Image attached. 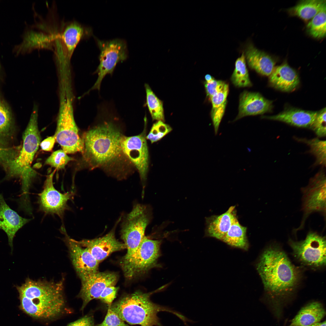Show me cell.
<instances>
[{
  "label": "cell",
  "instance_id": "obj_12",
  "mask_svg": "<svg viewBox=\"0 0 326 326\" xmlns=\"http://www.w3.org/2000/svg\"><path fill=\"white\" fill-rule=\"evenodd\" d=\"M96 40L100 51V63L95 72L97 74L98 78L94 85L86 94L93 90L99 91L101 82L105 75H112L117 64L125 60L128 57L127 45L123 40L116 39L104 41L97 38Z\"/></svg>",
  "mask_w": 326,
  "mask_h": 326
},
{
  "label": "cell",
  "instance_id": "obj_42",
  "mask_svg": "<svg viewBox=\"0 0 326 326\" xmlns=\"http://www.w3.org/2000/svg\"><path fill=\"white\" fill-rule=\"evenodd\" d=\"M309 326H326V321L316 323Z\"/></svg>",
  "mask_w": 326,
  "mask_h": 326
},
{
  "label": "cell",
  "instance_id": "obj_3",
  "mask_svg": "<svg viewBox=\"0 0 326 326\" xmlns=\"http://www.w3.org/2000/svg\"><path fill=\"white\" fill-rule=\"evenodd\" d=\"M122 136L119 126L111 119L104 120L83 133L82 155L91 169L107 165L120 157Z\"/></svg>",
  "mask_w": 326,
  "mask_h": 326
},
{
  "label": "cell",
  "instance_id": "obj_23",
  "mask_svg": "<svg viewBox=\"0 0 326 326\" xmlns=\"http://www.w3.org/2000/svg\"><path fill=\"white\" fill-rule=\"evenodd\" d=\"M317 111L289 108L275 115L263 117L268 119L282 121L298 127L309 128L315 120Z\"/></svg>",
  "mask_w": 326,
  "mask_h": 326
},
{
  "label": "cell",
  "instance_id": "obj_41",
  "mask_svg": "<svg viewBox=\"0 0 326 326\" xmlns=\"http://www.w3.org/2000/svg\"><path fill=\"white\" fill-rule=\"evenodd\" d=\"M56 138L54 135L47 137L40 143L42 149L45 151L50 152L53 147Z\"/></svg>",
  "mask_w": 326,
  "mask_h": 326
},
{
  "label": "cell",
  "instance_id": "obj_44",
  "mask_svg": "<svg viewBox=\"0 0 326 326\" xmlns=\"http://www.w3.org/2000/svg\"><path fill=\"white\" fill-rule=\"evenodd\" d=\"M1 65H0V70L1 69Z\"/></svg>",
  "mask_w": 326,
  "mask_h": 326
},
{
  "label": "cell",
  "instance_id": "obj_30",
  "mask_svg": "<svg viewBox=\"0 0 326 326\" xmlns=\"http://www.w3.org/2000/svg\"><path fill=\"white\" fill-rule=\"evenodd\" d=\"M145 87L146 93V104L153 120L165 121L162 102L156 95L147 84Z\"/></svg>",
  "mask_w": 326,
  "mask_h": 326
},
{
  "label": "cell",
  "instance_id": "obj_31",
  "mask_svg": "<svg viewBox=\"0 0 326 326\" xmlns=\"http://www.w3.org/2000/svg\"><path fill=\"white\" fill-rule=\"evenodd\" d=\"M308 34L312 37L321 39L326 36V5L308 23L307 26Z\"/></svg>",
  "mask_w": 326,
  "mask_h": 326
},
{
  "label": "cell",
  "instance_id": "obj_24",
  "mask_svg": "<svg viewBox=\"0 0 326 326\" xmlns=\"http://www.w3.org/2000/svg\"><path fill=\"white\" fill-rule=\"evenodd\" d=\"M15 127L11 109L0 95V145L6 147L11 145L14 138Z\"/></svg>",
  "mask_w": 326,
  "mask_h": 326
},
{
  "label": "cell",
  "instance_id": "obj_16",
  "mask_svg": "<svg viewBox=\"0 0 326 326\" xmlns=\"http://www.w3.org/2000/svg\"><path fill=\"white\" fill-rule=\"evenodd\" d=\"M61 231L66 236L72 264L79 277L98 271L99 262L88 249L69 237L63 227H61Z\"/></svg>",
  "mask_w": 326,
  "mask_h": 326
},
{
  "label": "cell",
  "instance_id": "obj_20",
  "mask_svg": "<svg viewBox=\"0 0 326 326\" xmlns=\"http://www.w3.org/2000/svg\"><path fill=\"white\" fill-rule=\"evenodd\" d=\"M244 53L251 69L263 75L269 76L271 74L276 62L271 56L256 48L250 42L246 44Z\"/></svg>",
  "mask_w": 326,
  "mask_h": 326
},
{
  "label": "cell",
  "instance_id": "obj_29",
  "mask_svg": "<svg viewBox=\"0 0 326 326\" xmlns=\"http://www.w3.org/2000/svg\"><path fill=\"white\" fill-rule=\"evenodd\" d=\"M233 84L239 88L251 87L252 84L249 77L244 52L235 62V68L231 77Z\"/></svg>",
  "mask_w": 326,
  "mask_h": 326
},
{
  "label": "cell",
  "instance_id": "obj_1",
  "mask_svg": "<svg viewBox=\"0 0 326 326\" xmlns=\"http://www.w3.org/2000/svg\"><path fill=\"white\" fill-rule=\"evenodd\" d=\"M257 269L265 291L273 298L283 297L292 293L301 276L299 268L275 244L268 246L263 253Z\"/></svg>",
  "mask_w": 326,
  "mask_h": 326
},
{
  "label": "cell",
  "instance_id": "obj_15",
  "mask_svg": "<svg viewBox=\"0 0 326 326\" xmlns=\"http://www.w3.org/2000/svg\"><path fill=\"white\" fill-rule=\"evenodd\" d=\"M80 278L82 287L78 297L83 301L81 308L82 311L91 301L98 299L106 287L115 286L118 278L117 275L114 273L100 272L98 271Z\"/></svg>",
  "mask_w": 326,
  "mask_h": 326
},
{
  "label": "cell",
  "instance_id": "obj_40",
  "mask_svg": "<svg viewBox=\"0 0 326 326\" xmlns=\"http://www.w3.org/2000/svg\"><path fill=\"white\" fill-rule=\"evenodd\" d=\"M67 326H95L93 316L87 315L69 324Z\"/></svg>",
  "mask_w": 326,
  "mask_h": 326
},
{
  "label": "cell",
  "instance_id": "obj_27",
  "mask_svg": "<svg viewBox=\"0 0 326 326\" xmlns=\"http://www.w3.org/2000/svg\"><path fill=\"white\" fill-rule=\"evenodd\" d=\"M246 231L247 228L241 225L236 218L222 241L232 247L247 250L248 244Z\"/></svg>",
  "mask_w": 326,
  "mask_h": 326
},
{
  "label": "cell",
  "instance_id": "obj_36",
  "mask_svg": "<svg viewBox=\"0 0 326 326\" xmlns=\"http://www.w3.org/2000/svg\"><path fill=\"white\" fill-rule=\"evenodd\" d=\"M21 145L6 147L0 145V164L3 166L14 160L18 155Z\"/></svg>",
  "mask_w": 326,
  "mask_h": 326
},
{
  "label": "cell",
  "instance_id": "obj_19",
  "mask_svg": "<svg viewBox=\"0 0 326 326\" xmlns=\"http://www.w3.org/2000/svg\"><path fill=\"white\" fill-rule=\"evenodd\" d=\"M31 219L23 218L7 204L2 193H0V229L7 235L9 245L12 249L16 233Z\"/></svg>",
  "mask_w": 326,
  "mask_h": 326
},
{
  "label": "cell",
  "instance_id": "obj_34",
  "mask_svg": "<svg viewBox=\"0 0 326 326\" xmlns=\"http://www.w3.org/2000/svg\"><path fill=\"white\" fill-rule=\"evenodd\" d=\"M74 160V158L68 156L62 149H60L53 152L46 159L45 164L57 169H62L64 168L69 161Z\"/></svg>",
  "mask_w": 326,
  "mask_h": 326
},
{
  "label": "cell",
  "instance_id": "obj_9",
  "mask_svg": "<svg viewBox=\"0 0 326 326\" xmlns=\"http://www.w3.org/2000/svg\"><path fill=\"white\" fill-rule=\"evenodd\" d=\"M150 208L147 205L137 204L123 222L121 237L127 251L125 255L133 254L141 243L145 235L147 226L151 219Z\"/></svg>",
  "mask_w": 326,
  "mask_h": 326
},
{
  "label": "cell",
  "instance_id": "obj_26",
  "mask_svg": "<svg viewBox=\"0 0 326 326\" xmlns=\"http://www.w3.org/2000/svg\"><path fill=\"white\" fill-rule=\"evenodd\" d=\"M229 89V85L226 83L221 91L209 99L212 105L211 117L216 135L218 133L220 123L224 114Z\"/></svg>",
  "mask_w": 326,
  "mask_h": 326
},
{
  "label": "cell",
  "instance_id": "obj_10",
  "mask_svg": "<svg viewBox=\"0 0 326 326\" xmlns=\"http://www.w3.org/2000/svg\"><path fill=\"white\" fill-rule=\"evenodd\" d=\"M326 237L316 232L309 231L304 240L289 239L288 243L295 257L302 264L314 268L326 265Z\"/></svg>",
  "mask_w": 326,
  "mask_h": 326
},
{
  "label": "cell",
  "instance_id": "obj_32",
  "mask_svg": "<svg viewBox=\"0 0 326 326\" xmlns=\"http://www.w3.org/2000/svg\"><path fill=\"white\" fill-rule=\"evenodd\" d=\"M299 142H304L309 145V151L316 158L315 164L326 166V141L321 140L318 138L311 139L305 138H295Z\"/></svg>",
  "mask_w": 326,
  "mask_h": 326
},
{
  "label": "cell",
  "instance_id": "obj_13",
  "mask_svg": "<svg viewBox=\"0 0 326 326\" xmlns=\"http://www.w3.org/2000/svg\"><path fill=\"white\" fill-rule=\"evenodd\" d=\"M144 120L145 127L141 133L128 137L123 135L120 140L123 153L135 165L143 183L146 179L149 167V152L146 137V117Z\"/></svg>",
  "mask_w": 326,
  "mask_h": 326
},
{
  "label": "cell",
  "instance_id": "obj_7",
  "mask_svg": "<svg viewBox=\"0 0 326 326\" xmlns=\"http://www.w3.org/2000/svg\"><path fill=\"white\" fill-rule=\"evenodd\" d=\"M59 106L57 127L54 135L56 140L66 154H74L84 150L82 138L79 135L78 130L74 117L73 95H59Z\"/></svg>",
  "mask_w": 326,
  "mask_h": 326
},
{
  "label": "cell",
  "instance_id": "obj_25",
  "mask_svg": "<svg viewBox=\"0 0 326 326\" xmlns=\"http://www.w3.org/2000/svg\"><path fill=\"white\" fill-rule=\"evenodd\" d=\"M325 314V309L320 302H310L301 309L289 326H309L320 322Z\"/></svg>",
  "mask_w": 326,
  "mask_h": 326
},
{
  "label": "cell",
  "instance_id": "obj_37",
  "mask_svg": "<svg viewBox=\"0 0 326 326\" xmlns=\"http://www.w3.org/2000/svg\"><path fill=\"white\" fill-rule=\"evenodd\" d=\"M95 326H130L126 324L119 315L108 308L104 320L101 323Z\"/></svg>",
  "mask_w": 326,
  "mask_h": 326
},
{
  "label": "cell",
  "instance_id": "obj_28",
  "mask_svg": "<svg viewBox=\"0 0 326 326\" xmlns=\"http://www.w3.org/2000/svg\"><path fill=\"white\" fill-rule=\"evenodd\" d=\"M326 1L323 0H302L297 5L289 10L292 15L308 20L313 18L325 5Z\"/></svg>",
  "mask_w": 326,
  "mask_h": 326
},
{
  "label": "cell",
  "instance_id": "obj_2",
  "mask_svg": "<svg viewBox=\"0 0 326 326\" xmlns=\"http://www.w3.org/2000/svg\"><path fill=\"white\" fill-rule=\"evenodd\" d=\"M16 287L19 293L21 309L34 318L52 320L65 312L61 281L48 282L27 278L25 283Z\"/></svg>",
  "mask_w": 326,
  "mask_h": 326
},
{
  "label": "cell",
  "instance_id": "obj_35",
  "mask_svg": "<svg viewBox=\"0 0 326 326\" xmlns=\"http://www.w3.org/2000/svg\"><path fill=\"white\" fill-rule=\"evenodd\" d=\"M326 108L317 112L316 117L309 128L319 137L325 136L326 133Z\"/></svg>",
  "mask_w": 326,
  "mask_h": 326
},
{
  "label": "cell",
  "instance_id": "obj_17",
  "mask_svg": "<svg viewBox=\"0 0 326 326\" xmlns=\"http://www.w3.org/2000/svg\"><path fill=\"white\" fill-rule=\"evenodd\" d=\"M117 225L104 236L92 239H83L75 241L81 246L87 248L99 263L115 251L126 249V245L117 240L115 235Z\"/></svg>",
  "mask_w": 326,
  "mask_h": 326
},
{
  "label": "cell",
  "instance_id": "obj_18",
  "mask_svg": "<svg viewBox=\"0 0 326 326\" xmlns=\"http://www.w3.org/2000/svg\"><path fill=\"white\" fill-rule=\"evenodd\" d=\"M272 102L258 92L244 91L240 94L239 112L234 121L248 116L261 114L270 111Z\"/></svg>",
  "mask_w": 326,
  "mask_h": 326
},
{
  "label": "cell",
  "instance_id": "obj_6",
  "mask_svg": "<svg viewBox=\"0 0 326 326\" xmlns=\"http://www.w3.org/2000/svg\"><path fill=\"white\" fill-rule=\"evenodd\" d=\"M91 32L89 28L76 20L61 22L56 30L52 49L57 71L71 69V59L77 45Z\"/></svg>",
  "mask_w": 326,
  "mask_h": 326
},
{
  "label": "cell",
  "instance_id": "obj_21",
  "mask_svg": "<svg viewBox=\"0 0 326 326\" xmlns=\"http://www.w3.org/2000/svg\"><path fill=\"white\" fill-rule=\"evenodd\" d=\"M269 82L273 87L280 90L290 92L299 85L297 73L286 63L275 67L269 76Z\"/></svg>",
  "mask_w": 326,
  "mask_h": 326
},
{
  "label": "cell",
  "instance_id": "obj_38",
  "mask_svg": "<svg viewBox=\"0 0 326 326\" xmlns=\"http://www.w3.org/2000/svg\"><path fill=\"white\" fill-rule=\"evenodd\" d=\"M226 83L214 78L210 81L205 82L204 87L207 97L209 99L214 95L221 91Z\"/></svg>",
  "mask_w": 326,
  "mask_h": 326
},
{
  "label": "cell",
  "instance_id": "obj_4",
  "mask_svg": "<svg viewBox=\"0 0 326 326\" xmlns=\"http://www.w3.org/2000/svg\"><path fill=\"white\" fill-rule=\"evenodd\" d=\"M38 110L34 106L23 135V144L18 156L3 167L6 172L5 179L19 177L21 187L19 200L30 201L29 191L33 180L36 175L31 165L40 143L41 137L38 126Z\"/></svg>",
  "mask_w": 326,
  "mask_h": 326
},
{
  "label": "cell",
  "instance_id": "obj_43",
  "mask_svg": "<svg viewBox=\"0 0 326 326\" xmlns=\"http://www.w3.org/2000/svg\"><path fill=\"white\" fill-rule=\"evenodd\" d=\"M205 78L206 80L205 82H208L212 80L214 78L210 75L207 74L205 75Z\"/></svg>",
  "mask_w": 326,
  "mask_h": 326
},
{
  "label": "cell",
  "instance_id": "obj_33",
  "mask_svg": "<svg viewBox=\"0 0 326 326\" xmlns=\"http://www.w3.org/2000/svg\"><path fill=\"white\" fill-rule=\"evenodd\" d=\"M172 130L169 125L162 121H157L153 124L149 132L146 136V139L153 143L161 140Z\"/></svg>",
  "mask_w": 326,
  "mask_h": 326
},
{
  "label": "cell",
  "instance_id": "obj_11",
  "mask_svg": "<svg viewBox=\"0 0 326 326\" xmlns=\"http://www.w3.org/2000/svg\"><path fill=\"white\" fill-rule=\"evenodd\" d=\"M301 191L303 216L299 226L293 230L294 233L304 228L306 219L313 213H320L325 218L326 177L324 170H321L311 178L308 185L302 188Z\"/></svg>",
  "mask_w": 326,
  "mask_h": 326
},
{
  "label": "cell",
  "instance_id": "obj_14",
  "mask_svg": "<svg viewBox=\"0 0 326 326\" xmlns=\"http://www.w3.org/2000/svg\"><path fill=\"white\" fill-rule=\"evenodd\" d=\"M55 172V170L47 176L43 190L39 195V210L46 214H56L62 218L65 211L69 208L67 203L74 193L72 191L62 193L55 188L53 182Z\"/></svg>",
  "mask_w": 326,
  "mask_h": 326
},
{
  "label": "cell",
  "instance_id": "obj_22",
  "mask_svg": "<svg viewBox=\"0 0 326 326\" xmlns=\"http://www.w3.org/2000/svg\"><path fill=\"white\" fill-rule=\"evenodd\" d=\"M235 206H231L225 213L212 216L206 219V235L222 240L236 218Z\"/></svg>",
  "mask_w": 326,
  "mask_h": 326
},
{
  "label": "cell",
  "instance_id": "obj_5",
  "mask_svg": "<svg viewBox=\"0 0 326 326\" xmlns=\"http://www.w3.org/2000/svg\"><path fill=\"white\" fill-rule=\"evenodd\" d=\"M150 293L137 291L121 298L110 308L124 321L140 326H162L157 315L161 311L171 313L183 320L185 317L167 307L155 304L150 299Z\"/></svg>",
  "mask_w": 326,
  "mask_h": 326
},
{
  "label": "cell",
  "instance_id": "obj_39",
  "mask_svg": "<svg viewBox=\"0 0 326 326\" xmlns=\"http://www.w3.org/2000/svg\"><path fill=\"white\" fill-rule=\"evenodd\" d=\"M118 288L115 286H111L106 287L102 292L98 298L110 307L112 303L116 297Z\"/></svg>",
  "mask_w": 326,
  "mask_h": 326
},
{
  "label": "cell",
  "instance_id": "obj_8",
  "mask_svg": "<svg viewBox=\"0 0 326 326\" xmlns=\"http://www.w3.org/2000/svg\"><path fill=\"white\" fill-rule=\"evenodd\" d=\"M161 241L145 236L136 251L125 255L120 264L125 277L131 279L145 273L154 267L159 255Z\"/></svg>",
  "mask_w": 326,
  "mask_h": 326
}]
</instances>
